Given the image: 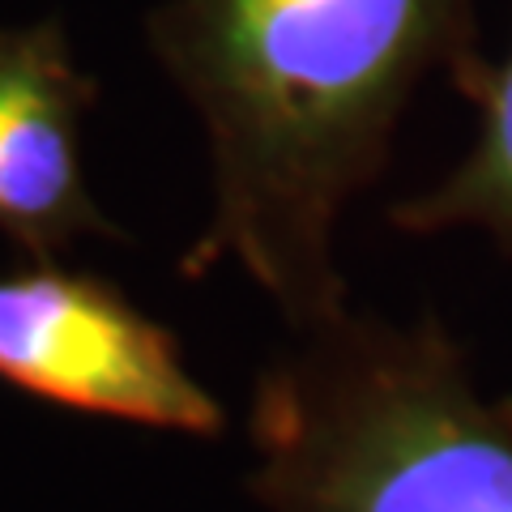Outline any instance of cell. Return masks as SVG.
<instances>
[{"instance_id": "1", "label": "cell", "mask_w": 512, "mask_h": 512, "mask_svg": "<svg viewBox=\"0 0 512 512\" xmlns=\"http://www.w3.org/2000/svg\"><path fill=\"white\" fill-rule=\"evenodd\" d=\"M150 56L210 154V218L180 274L239 269L286 329L350 303L338 231L431 73L483 77L474 0H163Z\"/></svg>"}, {"instance_id": "2", "label": "cell", "mask_w": 512, "mask_h": 512, "mask_svg": "<svg viewBox=\"0 0 512 512\" xmlns=\"http://www.w3.org/2000/svg\"><path fill=\"white\" fill-rule=\"evenodd\" d=\"M265 512H512V397L436 316L346 308L291 329L248 406Z\"/></svg>"}, {"instance_id": "3", "label": "cell", "mask_w": 512, "mask_h": 512, "mask_svg": "<svg viewBox=\"0 0 512 512\" xmlns=\"http://www.w3.org/2000/svg\"><path fill=\"white\" fill-rule=\"evenodd\" d=\"M0 380L150 431L210 440L227 427L167 325L111 282L60 261H26L0 278Z\"/></svg>"}, {"instance_id": "4", "label": "cell", "mask_w": 512, "mask_h": 512, "mask_svg": "<svg viewBox=\"0 0 512 512\" xmlns=\"http://www.w3.org/2000/svg\"><path fill=\"white\" fill-rule=\"evenodd\" d=\"M94 94L60 18L0 26V235L26 261H60L77 239L120 235L82 163Z\"/></svg>"}, {"instance_id": "5", "label": "cell", "mask_w": 512, "mask_h": 512, "mask_svg": "<svg viewBox=\"0 0 512 512\" xmlns=\"http://www.w3.org/2000/svg\"><path fill=\"white\" fill-rule=\"evenodd\" d=\"M466 99L478 107L474 146L440 184L393 205L389 218L410 235L478 231L512 252V52L487 64Z\"/></svg>"}]
</instances>
